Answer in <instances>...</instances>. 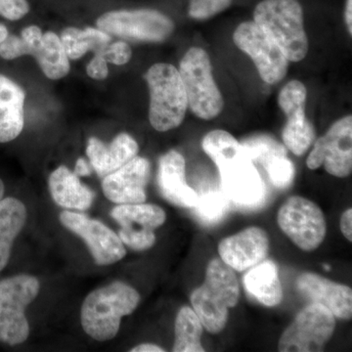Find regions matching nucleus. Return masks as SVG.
<instances>
[{"label":"nucleus","instance_id":"10","mask_svg":"<svg viewBox=\"0 0 352 352\" xmlns=\"http://www.w3.org/2000/svg\"><path fill=\"white\" fill-rule=\"evenodd\" d=\"M97 27L110 36L146 43H162L175 30L168 16L152 9L111 11L99 17Z\"/></svg>","mask_w":352,"mask_h":352},{"label":"nucleus","instance_id":"7","mask_svg":"<svg viewBox=\"0 0 352 352\" xmlns=\"http://www.w3.org/2000/svg\"><path fill=\"white\" fill-rule=\"evenodd\" d=\"M36 277L20 274L0 281V342L15 346L30 336L25 309L39 293Z\"/></svg>","mask_w":352,"mask_h":352},{"label":"nucleus","instance_id":"5","mask_svg":"<svg viewBox=\"0 0 352 352\" xmlns=\"http://www.w3.org/2000/svg\"><path fill=\"white\" fill-rule=\"evenodd\" d=\"M188 108L199 119H214L224 107L221 92L214 82L210 56L203 48L191 47L179 65Z\"/></svg>","mask_w":352,"mask_h":352},{"label":"nucleus","instance_id":"17","mask_svg":"<svg viewBox=\"0 0 352 352\" xmlns=\"http://www.w3.org/2000/svg\"><path fill=\"white\" fill-rule=\"evenodd\" d=\"M222 192L243 207H256L265 198V185L254 164L247 157L219 168Z\"/></svg>","mask_w":352,"mask_h":352},{"label":"nucleus","instance_id":"3","mask_svg":"<svg viewBox=\"0 0 352 352\" xmlns=\"http://www.w3.org/2000/svg\"><path fill=\"white\" fill-rule=\"evenodd\" d=\"M254 22L270 34L289 62L307 56L308 38L298 0H263L254 8Z\"/></svg>","mask_w":352,"mask_h":352},{"label":"nucleus","instance_id":"24","mask_svg":"<svg viewBox=\"0 0 352 352\" xmlns=\"http://www.w3.org/2000/svg\"><path fill=\"white\" fill-rule=\"evenodd\" d=\"M245 291L261 305L276 307L283 300V289L276 263L265 261L252 266L244 277Z\"/></svg>","mask_w":352,"mask_h":352},{"label":"nucleus","instance_id":"23","mask_svg":"<svg viewBox=\"0 0 352 352\" xmlns=\"http://www.w3.org/2000/svg\"><path fill=\"white\" fill-rule=\"evenodd\" d=\"M50 189L55 203L67 210H87L94 203V192L65 166L51 173Z\"/></svg>","mask_w":352,"mask_h":352},{"label":"nucleus","instance_id":"28","mask_svg":"<svg viewBox=\"0 0 352 352\" xmlns=\"http://www.w3.org/2000/svg\"><path fill=\"white\" fill-rule=\"evenodd\" d=\"M203 324L194 309L182 307L175 319V340L173 351L204 352L201 338Z\"/></svg>","mask_w":352,"mask_h":352},{"label":"nucleus","instance_id":"8","mask_svg":"<svg viewBox=\"0 0 352 352\" xmlns=\"http://www.w3.org/2000/svg\"><path fill=\"white\" fill-rule=\"evenodd\" d=\"M335 329L336 317L332 312L319 303L310 302L284 331L278 351H322L333 337Z\"/></svg>","mask_w":352,"mask_h":352},{"label":"nucleus","instance_id":"21","mask_svg":"<svg viewBox=\"0 0 352 352\" xmlns=\"http://www.w3.org/2000/svg\"><path fill=\"white\" fill-rule=\"evenodd\" d=\"M138 142L129 134L120 133L109 145L98 138L88 140L87 155L97 175L104 178L138 156Z\"/></svg>","mask_w":352,"mask_h":352},{"label":"nucleus","instance_id":"39","mask_svg":"<svg viewBox=\"0 0 352 352\" xmlns=\"http://www.w3.org/2000/svg\"><path fill=\"white\" fill-rule=\"evenodd\" d=\"M344 19H346V24L347 31L349 34H352V0H346V10H344Z\"/></svg>","mask_w":352,"mask_h":352},{"label":"nucleus","instance_id":"37","mask_svg":"<svg viewBox=\"0 0 352 352\" xmlns=\"http://www.w3.org/2000/svg\"><path fill=\"white\" fill-rule=\"evenodd\" d=\"M75 173L78 176H87L91 173L87 162L83 157H80L76 161Z\"/></svg>","mask_w":352,"mask_h":352},{"label":"nucleus","instance_id":"9","mask_svg":"<svg viewBox=\"0 0 352 352\" xmlns=\"http://www.w3.org/2000/svg\"><path fill=\"white\" fill-rule=\"evenodd\" d=\"M277 221L292 242L305 252L315 251L327 233L321 208L303 197H291L285 201L278 212Z\"/></svg>","mask_w":352,"mask_h":352},{"label":"nucleus","instance_id":"19","mask_svg":"<svg viewBox=\"0 0 352 352\" xmlns=\"http://www.w3.org/2000/svg\"><path fill=\"white\" fill-rule=\"evenodd\" d=\"M298 291L310 302L328 308L336 318L351 320L352 317L351 288L336 283L315 273H303L296 280Z\"/></svg>","mask_w":352,"mask_h":352},{"label":"nucleus","instance_id":"33","mask_svg":"<svg viewBox=\"0 0 352 352\" xmlns=\"http://www.w3.org/2000/svg\"><path fill=\"white\" fill-rule=\"evenodd\" d=\"M132 51L131 46L126 41H116L110 43L103 53L104 59L107 63L122 66L131 61Z\"/></svg>","mask_w":352,"mask_h":352},{"label":"nucleus","instance_id":"18","mask_svg":"<svg viewBox=\"0 0 352 352\" xmlns=\"http://www.w3.org/2000/svg\"><path fill=\"white\" fill-rule=\"evenodd\" d=\"M270 252V238L259 227H250L227 237L219 245L220 259L233 270H249L261 263Z\"/></svg>","mask_w":352,"mask_h":352},{"label":"nucleus","instance_id":"4","mask_svg":"<svg viewBox=\"0 0 352 352\" xmlns=\"http://www.w3.org/2000/svg\"><path fill=\"white\" fill-rule=\"evenodd\" d=\"M145 80L150 91L151 126L160 132L179 126L188 110V100L178 69L170 64H155L148 69Z\"/></svg>","mask_w":352,"mask_h":352},{"label":"nucleus","instance_id":"25","mask_svg":"<svg viewBox=\"0 0 352 352\" xmlns=\"http://www.w3.org/2000/svg\"><path fill=\"white\" fill-rule=\"evenodd\" d=\"M27 208L18 199L0 200V271L4 270L10 259L16 238L27 221Z\"/></svg>","mask_w":352,"mask_h":352},{"label":"nucleus","instance_id":"26","mask_svg":"<svg viewBox=\"0 0 352 352\" xmlns=\"http://www.w3.org/2000/svg\"><path fill=\"white\" fill-rule=\"evenodd\" d=\"M61 43L69 59L78 60L85 56L88 51H94L95 54H103L104 51L111 43L110 34L95 29L85 28L80 30L78 28H67L62 32Z\"/></svg>","mask_w":352,"mask_h":352},{"label":"nucleus","instance_id":"15","mask_svg":"<svg viewBox=\"0 0 352 352\" xmlns=\"http://www.w3.org/2000/svg\"><path fill=\"white\" fill-rule=\"evenodd\" d=\"M59 219L62 226L87 243L97 265H110L126 256V248L119 235L99 220L69 210L62 212Z\"/></svg>","mask_w":352,"mask_h":352},{"label":"nucleus","instance_id":"41","mask_svg":"<svg viewBox=\"0 0 352 352\" xmlns=\"http://www.w3.org/2000/svg\"><path fill=\"white\" fill-rule=\"evenodd\" d=\"M4 191H6V187H4V183L0 179V200L3 199Z\"/></svg>","mask_w":352,"mask_h":352},{"label":"nucleus","instance_id":"13","mask_svg":"<svg viewBox=\"0 0 352 352\" xmlns=\"http://www.w3.org/2000/svg\"><path fill=\"white\" fill-rule=\"evenodd\" d=\"M307 90L300 80L287 83L278 96V105L287 118L282 138L285 147L296 156H302L314 142V124L305 116Z\"/></svg>","mask_w":352,"mask_h":352},{"label":"nucleus","instance_id":"29","mask_svg":"<svg viewBox=\"0 0 352 352\" xmlns=\"http://www.w3.org/2000/svg\"><path fill=\"white\" fill-rule=\"evenodd\" d=\"M248 159L254 164H266L277 157L287 156V148L267 134H258L241 142Z\"/></svg>","mask_w":352,"mask_h":352},{"label":"nucleus","instance_id":"27","mask_svg":"<svg viewBox=\"0 0 352 352\" xmlns=\"http://www.w3.org/2000/svg\"><path fill=\"white\" fill-rule=\"evenodd\" d=\"M201 147L219 170L247 157L241 142L232 134L221 129L208 132L201 141Z\"/></svg>","mask_w":352,"mask_h":352},{"label":"nucleus","instance_id":"31","mask_svg":"<svg viewBox=\"0 0 352 352\" xmlns=\"http://www.w3.org/2000/svg\"><path fill=\"white\" fill-rule=\"evenodd\" d=\"M264 168L270 182L277 188H287L295 178V166L287 156L275 157Z\"/></svg>","mask_w":352,"mask_h":352},{"label":"nucleus","instance_id":"1","mask_svg":"<svg viewBox=\"0 0 352 352\" xmlns=\"http://www.w3.org/2000/svg\"><path fill=\"white\" fill-rule=\"evenodd\" d=\"M140 302L135 289L113 282L91 292L82 303L80 321L85 332L98 342L112 340L119 333L122 317L131 314Z\"/></svg>","mask_w":352,"mask_h":352},{"label":"nucleus","instance_id":"35","mask_svg":"<svg viewBox=\"0 0 352 352\" xmlns=\"http://www.w3.org/2000/svg\"><path fill=\"white\" fill-rule=\"evenodd\" d=\"M107 61L103 54H95L87 67V73L90 78L96 80H103L109 75Z\"/></svg>","mask_w":352,"mask_h":352},{"label":"nucleus","instance_id":"40","mask_svg":"<svg viewBox=\"0 0 352 352\" xmlns=\"http://www.w3.org/2000/svg\"><path fill=\"white\" fill-rule=\"evenodd\" d=\"M8 30L6 25L0 24V44L2 43V41L6 38V36H8Z\"/></svg>","mask_w":352,"mask_h":352},{"label":"nucleus","instance_id":"6","mask_svg":"<svg viewBox=\"0 0 352 352\" xmlns=\"http://www.w3.org/2000/svg\"><path fill=\"white\" fill-rule=\"evenodd\" d=\"M32 55L43 69L44 75L53 80L68 75L69 59L55 32H43L38 25H29L21 32V36L8 34L0 44V57L4 60Z\"/></svg>","mask_w":352,"mask_h":352},{"label":"nucleus","instance_id":"38","mask_svg":"<svg viewBox=\"0 0 352 352\" xmlns=\"http://www.w3.org/2000/svg\"><path fill=\"white\" fill-rule=\"evenodd\" d=\"M131 352H164V349L161 346L153 344H139L131 349Z\"/></svg>","mask_w":352,"mask_h":352},{"label":"nucleus","instance_id":"11","mask_svg":"<svg viewBox=\"0 0 352 352\" xmlns=\"http://www.w3.org/2000/svg\"><path fill=\"white\" fill-rule=\"evenodd\" d=\"M233 41L252 58L259 76L266 83L275 85L286 76L289 63L286 55L254 21L238 25L233 34Z\"/></svg>","mask_w":352,"mask_h":352},{"label":"nucleus","instance_id":"20","mask_svg":"<svg viewBox=\"0 0 352 352\" xmlns=\"http://www.w3.org/2000/svg\"><path fill=\"white\" fill-rule=\"evenodd\" d=\"M185 160L180 153L170 151L160 159L157 183L162 195L180 208H195L199 195L186 182Z\"/></svg>","mask_w":352,"mask_h":352},{"label":"nucleus","instance_id":"14","mask_svg":"<svg viewBox=\"0 0 352 352\" xmlns=\"http://www.w3.org/2000/svg\"><path fill=\"white\" fill-rule=\"evenodd\" d=\"M111 215L120 226L119 237L134 251L151 249L156 243L155 230L166 219L163 208L151 204H127L113 208Z\"/></svg>","mask_w":352,"mask_h":352},{"label":"nucleus","instance_id":"22","mask_svg":"<svg viewBox=\"0 0 352 352\" xmlns=\"http://www.w3.org/2000/svg\"><path fill=\"white\" fill-rule=\"evenodd\" d=\"M25 99L24 89L0 74V143L14 140L24 129Z\"/></svg>","mask_w":352,"mask_h":352},{"label":"nucleus","instance_id":"34","mask_svg":"<svg viewBox=\"0 0 352 352\" xmlns=\"http://www.w3.org/2000/svg\"><path fill=\"white\" fill-rule=\"evenodd\" d=\"M29 11L27 0H0V15L7 20L22 19Z\"/></svg>","mask_w":352,"mask_h":352},{"label":"nucleus","instance_id":"16","mask_svg":"<svg viewBox=\"0 0 352 352\" xmlns=\"http://www.w3.org/2000/svg\"><path fill=\"white\" fill-rule=\"evenodd\" d=\"M150 173L149 161L145 157H134L119 170L105 176L102 189L106 198L118 205L145 203Z\"/></svg>","mask_w":352,"mask_h":352},{"label":"nucleus","instance_id":"12","mask_svg":"<svg viewBox=\"0 0 352 352\" xmlns=\"http://www.w3.org/2000/svg\"><path fill=\"white\" fill-rule=\"evenodd\" d=\"M308 168L324 166L329 175L344 178L352 171V117L340 119L317 139L307 157Z\"/></svg>","mask_w":352,"mask_h":352},{"label":"nucleus","instance_id":"32","mask_svg":"<svg viewBox=\"0 0 352 352\" xmlns=\"http://www.w3.org/2000/svg\"><path fill=\"white\" fill-rule=\"evenodd\" d=\"M231 3L232 0H190L188 14L194 20H208L226 11Z\"/></svg>","mask_w":352,"mask_h":352},{"label":"nucleus","instance_id":"30","mask_svg":"<svg viewBox=\"0 0 352 352\" xmlns=\"http://www.w3.org/2000/svg\"><path fill=\"white\" fill-rule=\"evenodd\" d=\"M229 201L223 192L210 191L199 197L194 208L203 221L215 223L226 215Z\"/></svg>","mask_w":352,"mask_h":352},{"label":"nucleus","instance_id":"36","mask_svg":"<svg viewBox=\"0 0 352 352\" xmlns=\"http://www.w3.org/2000/svg\"><path fill=\"white\" fill-rule=\"evenodd\" d=\"M340 231L349 242H352V208H347L342 214L340 221Z\"/></svg>","mask_w":352,"mask_h":352},{"label":"nucleus","instance_id":"2","mask_svg":"<svg viewBox=\"0 0 352 352\" xmlns=\"http://www.w3.org/2000/svg\"><path fill=\"white\" fill-rule=\"evenodd\" d=\"M239 298L235 272L221 259L214 258L208 264L205 282L192 293L191 303L203 327L219 333L226 328L229 308L236 307Z\"/></svg>","mask_w":352,"mask_h":352}]
</instances>
